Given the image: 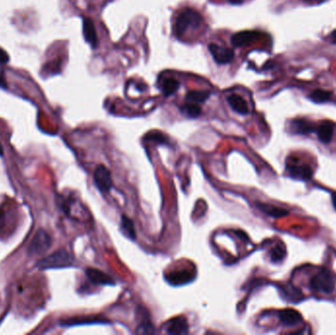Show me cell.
Returning a JSON list of instances; mask_svg holds the SVG:
<instances>
[{"label": "cell", "instance_id": "2e32d148", "mask_svg": "<svg viewBox=\"0 0 336 335\" xmlns=\"http://www.w3.org/2000/svg\"><path fill=\"white\" fill-rule=\"evenodd\" d=\"M120 229L122 231V233L129 239L131 240H136L137 238V232L135 229V225L134 222L132 221V219L130 217H128L127 215L123 214L121 216V222H120Z\"/></svg>", "mask_w": 336, "mask_h": 335}, {"label": "cell", "instance_id": "277c9868", "mask_svg": "<svg viewBox=\"0 0 336 335\" xmlns=\"http://www.w3.org/2000/svg\"><path fill=\"white\" fill-rule=\"evenodd\" d=\"M51 246V237L42 229H39L31 239L28 248V252L30 255H39L45 252Z\"/></svg>", "mask_w": 336, "mask_h": 335}, {"label": "cell", "instance_id": "83f0119b", "mask_svg": "<svg viewBox=\"0 0 336 335\" xmlns=\"http://www.w3.org/2000/svg\"><path fill=\"white\" fill-rule=\"evenodd\" d=\"M330 39H331L332 42L336 43V29H334V30L331 32V34H330Z\"/></svg>", "mask_w": 336, "mask_h": 335}, {"label": "cell", "instance_id": "f1b7e54d", "mask_svg": "<svg viewBox=\"0 0 336 335\" xmlns=\"http://www.w3.org/2000/svg\"><path fill=\"white\" fill-rule=\"evenodd\" d=\"M229 3L231 4H234V5H238V4H242L243 3V0H228Z\"/></svg>", "mask_w": 336, "mask_h": 335}, {"label": "cell", "instance_id": "ac0fdd59", "mask_svg": "<svg viewBox=\"0 0 336 335\" xmlns=\"http://www.w3.org/2000/svg\"><path fill=\"white\" fill-rule=\"evenodd\" d=\"M210 96V92L207 90H191L186 94V101L192 103H202Z\"/></svg>", "mask_w": 336, "mask_h": 335}, {"label": "cell", "instance_id": "4316f807", "mask_svg": "<svg viewBox=\"0 0 336 335\" xmlns=\"http://www.w3.org/2000/svg\"><path fill=\"white\" fill-rule=\"evenodd\" d=\"M8 62H9V55H8V53L0 47V63L1 64H6Z\"/></svg>", "mask_w": 336, "mask_h": 335}, {"label": "cell", "instance_id": "e0dca14e", "mask_svg": "<svg viewBox=\"0 0 336 335\" xmlns=\"http://www.w3.org/2000/svg\"><path fill=\"white\" fill-rule=\"evenodd\" d=\"M256 207L264 212L265 214L271 216V217H283L285 215L288 214V211L285 210L284 208H280V207H277L275 205H272V204H269V203H263V202H258L256 203Z\"/></svg>", "mask_w": 336, "mask_h": 335}, {"label": "cell", "instance_id": "d6986e66", "mask_svg": "<svg viewBox=\"0 0 336 335\" xmlns=\"http://www.w3.org/2000/svg\"><path fill=\"white\" fill-rule=\"evenodd\" d=\"M283 296L290 302H300L301 300L304 299L303 293L301 292L300 289H298L297 287L293 286V285H287V286H283Z\"/></svg>", "mask_w": 336, "mask_h": 335}, {"label": "cell", "instance_id": "5b68a950", "mask_svg": "<svg viewBox=\"0 0 336 335\" xmlns=\"http://www.w3.org/2000/svg\"><path fill=\"white\" fill-rule=\"evenodd\" d=\"M286 171L292 178L303 181L309 180L312 175V170L309 165L306 163H300L293 157H290V161H287Z\"/></svg>", "mask_w": 336, "mask_h": 335}, {"label": "cell", "instance_id": "5bb4252c", "mask_svg": "<svg viewBox=\"0 0 336 335\" xmlns=\"http://www.w3.org/2000/svg\"><path fill=\"white\" fill-rule=\"evenodd\" d=\"M227 101L235 112L242 114V115H246L249 113L248 104L242 96L238 94H232L227 97Z\"/></svg>", "mask_w": 336, "mask_h": 335}, {"label": "cell", "instance_id": "9a60e30c", "mask_svg": "<svg viewBox=\"0 0 336 335\" xmlns=\"http://www.w3.org/2000/svg\"><path fill=\"white\" fill-rule=\"evenodd\" d=\"M317 138L321 142L327 143L331 140L333 136V125L330 122H323L315 129Z\"/></svg>", "mask_w": 336, "mask_h": 335}, {"label": "cell", "instance_id": "44dd1931", "mask_svg": "<svg viewBox=\"0 0 336 335\" xmlns=\"http://www.w3.org/2000/svg\"><path fill=\"white\" fill-rule=\"evenodd\" d=\"M180 110L183 114H185L186 116L190 118H196L201 113V108L199 107V105L196 103H192V102H188L182 105L180 107Z\"/></svg>", "mask_w": 336, "mask_h": 335}, {"label": "cell", "instance_id": "603a6c76", "mask_svg": "<svg viewBox=\"0 0 336 335\" xmlns=\"http://www.w3.org/2000/svg\"><path fill=\"white\" fill-rule=\"evenodd\" d=\"M331 96V92L323 89H315L308 94V98L316 103H321L327 101Z\"/></svg>", "mask_w": 336, "mask_h": 335}, {"label": "cell", "instance_id": "cb8c5ba5", "mask_svg": "<svg viewBox=\"0 0 336 335\" xmlns=\"http://www.w3.org/2000/svg\"><path fill=\"white\" fill-rule=\"evenodd\" d=\"M144 140H149V141H153L156 143H160V144H165L168 142V139L160 132H156V131H152L147 133L144 136Z\"/></svg>", "mask_w": 336, "mask_h": 335}, {"label": "cell", "instance_id": "30bf717a", "mask_svg": "<svg viewBox=\"0 0 336 335\" xmlns=\"http://www.w3.org/2000/svg\"><path fill=\"white\" fill-rule=\"evenodd\" d=\"M260 33L254 30H243L235 33L231 37V41L234 46H244L259 37Z\"/></svg>", "mask_w": 336, "mask_h": 335}, {"label": "cell", "instance_id": "9c48e42d", "mask_svg": "<svg viewBox=\"0 0 336 335\" xmlns=\"http://www.w3.org/2000/svg\"><path fill=\"white\" fill-rule=\"evenodd\" d=\"M83 33L85 41L92 47L96 48L98 45V38L96 34V30L94 28V24L91 19L84 18L83 20Z\"/></svg>", "mask_w": 336, "mask_h": 335}, {"label": "cell", "instance_id": "4dcf8cb0", "mask_svg": "<svg viewBox=\"0 0 336 335\" xmlns=\"http://www.w3.org/2000/svg\"><path fill=\"white\" fill-rule=\"evenodd\" d=\"M0 86L1 87H5L6 86V83H5V81H4V79L0 76Z\"/></svg>", "mask_w": 336, "mask_h": 335}, {"label": "cell", "instance_id": "4fadbf2b", "mask_svg": "<svg viewBox=\"0 0 336 335\" xmlns=\"http://www.w3.org/2000/svg\"><path fill=\"white\" fill-rule=\"evenodd\" d=\"M291 130L295 134L306 135L313 132L314 125L307 119H295L291 122Z\"/></svg>", "mask_w": 336, "mask_h": 335}, {"label": "cell", "instance_id": "7c38bea8", "mask_svg": "<svg viewBox=\"0 0 336 335\" xmlns=\"http://www.w3.org/2000/svg\"><path fill=\"white\" fill-rule=\"evenodd\" d=\"M167 332L169 334H186L188 332V322L183 316L172 318L167 323Z\"/></svg>", "mask_w": 336, "mask_h": 335}, {"label": "cell", "instance_id": "3957f363", "mask_svg": "<svg viewBox=\"0 0 336 335\" xmlns=\"http://www.w3.org/2000/svg\"><path fill=\"white\" fill-rule=\"evenodd\" d=\"M334 287L335 283L332 278V275L325 268L315 273L309 280V288L310 290L315 292L330 294L333 292Z\"/></svg>", "mask_w": 336, "mask_h": 335}, {"label": "cell", "instance_id": "6da1fadb", "mask_svg": "<svg viewBox=\"0 0 336 335\" xmlns=\"http://www.w3.org/2000/svg\"><path fill=\"white\" fill-rule=\"evenodd\" d=\"M201 22V16L195 10L187 8L183 10L177 17L175 22V34L181 36L186 32L189 28H196Z\"/></svg>", "mask_w": 336, "mask_h": 335}, {"label": "cell", "instance_id": "484cf974", "mask_svg": "<svg viewBox=\"0 0 336 335\" xmlns=\"http://www.w3.org/2000/svg\"><path fill=\"white\" fill-rule=\"evenodd\" d=\"M138 332H140V333H153V326L149 321H147V322L142 321V323L140 324V326H139Z\"/></svg>", "mask_w": 336, "mask_h": 335}, {"label": "cell", "instance_id": "7402d4cb", "mask_svg": "<svg viewBox=\"0 0 336 335\" xmlns=\"http://www.w3.org/2000/svg\"><path fill=\"white\" fill-rule=\"evenodd\" d=\"M104 322H106V319L99 318V316H85L80 319L73 318L63 324L70 326V325H80V324H84V323H104Z\"/></svg>", "mask_w": 336, "mask_h": 335}, {"label": "cell", "instance_id": "8fae6325", "mask_svg": "<svg viewBox=\"0 0 336 335\" xmlns=\"http://www.w3.org/2000/svg\"><path fill=\"white\" fill-rule=\"evenodd\" d=\"M278 317L283 325L293 326L302 320V315L299 311L292 308H285L278 312Z\"/></svg>", "mask_w": 336, "mask_h": 335}, {"label": "cell", "instance_id": "ba28073f", "mask_svg": "<svg viewBox=\"0 0 336 335\" xmlns=\"http://www.w3.org/2000/svg\"><path fill=\"white\" fill-rule=\"evenodd\" d=\"M85 275L88 278V280L93 284L113 285L115 283L114 279L110 275H108V274H106V273H104L101 270L96 269V268L87 267L85 269Z\"/></svg>", "mask_w": 336, "mask_h": 335}, {"label": "cell", "instance_id": "52a82bcc", "mask_svg": "<svg viewBox=\"0 0 336 335\" xmlns=\"http://www.w3.org/2000/svg\"><path fill=\"white\" fill-rule=\"evenodd\" d=\"M208 50L211 53L213 60L217 64H227L234 58L233 49L222 47L215 43H210L208 45Z\"/></svg>", "mask_w": 336, "mask_h": 335}, {"label": "cell", "instance_id": "ffe728a7", "mask_svg": "<svg viewBox=\"0 0 336 335\" xmlns=\"http://www.w3.org/2000/svg\"><path fill=\"white\" fill-rule=\"evenodd\" d=\"M179 82L173 78L165 79L161 84L162 92L165 96H170L175 93L179 88Z\"/></svg>", "mask_w": 336, "mask_h": 335}, {"label": "cell", "instance_id": "d4e9b609", "mask_svg": "<svg viewBox=\"0 0 336 335\" xmlns=\"http://www.w3.org/2000/svg\"><path fill=\"white\" fill-rule=\"evenodd\" d=\"M286 254V250L284 247L281 245L275 246L271 251H270V259L272 262H280Z\"/></svg>", "mask_w": 336, "mask_h": 335}, {"label": "cell", "instance_id": "8992f818", "mask_svg": "<svg viewBox=\"0 0 336 335\" xmlns=\"http://www.w3.org/2000/svg\"><path fill=\"white\" fill-rule=\"evenodd\" d=\"M93 181L96 188L101 193H108L113 186L110 171L102 164H99L95 168L93 173Z\"/></svg>", "mask_w": 336, "mask_h": 335}, {"label": "cell", "instance_id": "7a4b0ae2", "mask_svg": "<svg viewBox=\"0 0 336 335\" xmlns=\"http://www.w3.org/2000/svg\"><path fill=\"white\" fill-rule=\"evenodd\" d=\"M73 256L65 250H58L46 257L37 261V267L40 269L62 268L71 266L73 264Z\"/></svg>", "mask_w": 336, "mask_h": 335}, {"label": "cell", "instance_id": "f546056e", "mask_svg": "<svg viewBox=\"0 0 336 335\" xmlns=\"http://www.w3.org/2000/svg\"><path fill=\"white\" fill-rule=\"evenodd\" d=\"M332 202H333V205H334V207L336 208V193L332 194Z\"/></svg>", "mask_w": 336, "mask_h": 335}]
</instances>
